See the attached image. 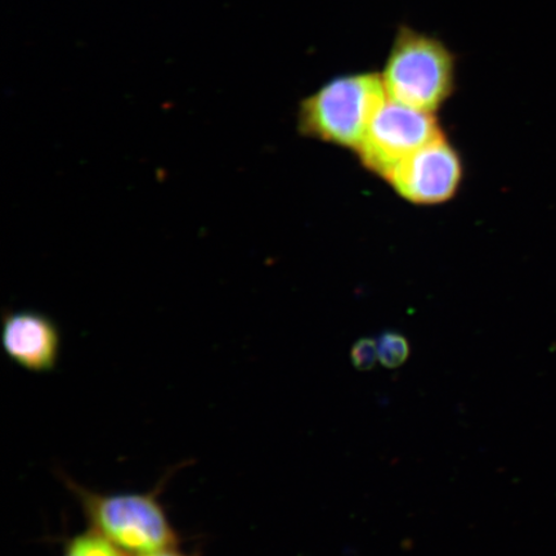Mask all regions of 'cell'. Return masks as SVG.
Listing matches in <instances>:
<instances>
[{"label": "cell", "instance_id": "obj_2", "mask_svg": "<svg viewBox=\"0 0 556 556\" xmlns=\"http://www.w3.org/2000/svg\"><path fill=\"white\" fill-rule=\"evenodd\" d=\"M456 72L444 41L401 25L380 75L388 99L434 114L455 93Z\"/></svg>", "mask_w": 556, "mask_h": 556}, {"label": "cell", "instance_id": "obj_9", "mask_svg": "<svg viewBox=\"0 0 556 556\" xmlns=\"http://www.w3.org/2000/svg\"><path fill=\"white\" fill-rule=\"evenodd\" d=\"M351 361L358 371H370L379 361L378 344L374 339L363 338L352 346Z\"/></svg>", "mask_w": 556, "mask_h": 556}, {"label": "cell", "instance_id": "obj_7", "mask_svg": "<svg viewBox=\"0 0 556 556\" xmlns=\"http://www.w3.org/2000/svg\"><path fill=\"white\" fill-rule=\"evenodd\" d=\"M62 556H130L101 534L89 530L65 541Z\"/></svg>", "mask_w": 556, "mask_h": 556}, {"label": "cell", "instance_id": "obj_6", "mask_svg": "<svg viewBox=\"0 0 556 556\" xmlns=\"http://www.w3.org/2000/svg\"><path fill=\"white\" fill-rule=\"evenodd\" d=\"M2 345L12 363L24 370L52 372L60 359L61 332L45 313L9 312L3 316Z\"/></svg>", "mask_w": 556, "mask_h": 556}, {"label": "cell", "instance_id": "obj_1", "mask_svg": "<svg viewBox=\"0 0 556 556\" xmlns=\"http://www.w3.org/2000/svg\"><path fill=\"white\" fill-rule=\"evenodd\" d=\"M150 492L102 493L62 476L92 530L130 556L179 546L180 536L160 503L164 483Z\"/></svg>", "mask_w": 556, "mask_h": 556}, {"label": "cell", "instance_id": "obj_8", "mask_svg": "<svg viewBox=\"0 0 556 556\" xmlns=\"http://www.w3.org/2000/svg\"><path fill=\"white\" fill-rule=\"evenodd\" d=\"M378 356L380 364L387 368H397L409 357L408 340L397 331L382 332L378 339Z\"/></svg>", "mask_w": 556, "mask_h": 556}, {"label": "cell", "instance_id": "obj_10", "mask_svg": "<svg viewBox=\"0 0 556 556\" xmlns=\"http://www.w3.org/2000/svg\"><path fill=\"white\" fill-rule=\"evenodd\" d=\"M137 556H197L194 554H187L182 551H179V546L163 548V551L152 552L148 554L137 555Z\"/></svg>", "mask_w": 556, "mask_h": 556}, {"label": "cell", "instance_id": "obj_3", "mask_svg": "<svg viewBox=\"0 0 556 556\" xmlns=\"http://www.w3.org/2000/svg\"><path fill=\"white\" fill-rule=\"evenodd\" d=\"M387 100L381 75H339L299 104V134L356 151Z\"/></svg>", "mask_w": 556, "mask_h": 556}, {"label": "cell", "instance_id": "obj_5", "mask_svg": "<svg viewBox=\"0 0 556 556\" xmlns=\"http://www.w3.org/2000/svg\"><path fill=\"white\" fill-rule=\"evenodd\" d=\"M395 192L416 205L446 203L463 179V162L444 136L424 146L386 178Z\"/></svg>", "mask_w": 556, "mask_h": 556}, {"label": "cell", "instance_id": "obj_4", "mask_svg": "<svg viewBox=\"0 0 556 556\" xmlns=\"http://www.w3.org/2000/svg\"><path fill=\"white\" fill-rule=\"evenodd\" d=\"M441 136L442 129L433 113L387 97L356 152L368 170L387 178L402 160Z\"/></svg>", "mask_w": 556, "mask_h": 556}]
</instances>
